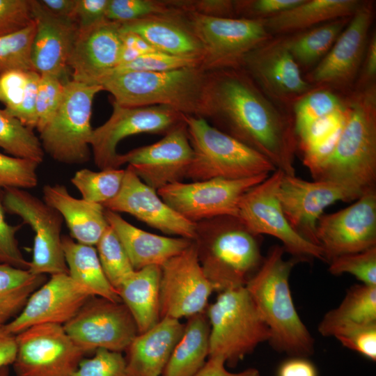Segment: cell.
Listing matches in <instances>:
<instances>
[{
	"instance_id": "cell-61",
	"label": "cell",
	"mask_w": 376,
	"mask_h": 376,
	"mask_svg": "<svg viewBox=\"0 0 376 376\" xmlns=\"http://www.w3.org/2000/svg\"><path fill=\"white\" fill-rule=\"evenodd\" d=\"M41 6L52 15L74 19L77 0H38Z\"/></svg>"
},
{
	"instance_id": "cell-21",
	"label": "cell",
	"mask_w": 376,
	"mask_h": 376,
	"mask_svg": "<svg viewBox=\"0 0 376 376\" xmlns=\"http://www.w3.org/2000/svg\"><path fill=\"white\" fill-rule=\"evenodd\" d=\"M278 197L291 227L302 237L318 245L317 224L328 206L337 201H350L358 198L338 183L326 180H304L283 173Z\"/></svg>"
},
{
	"instance_id": "cell-23",
	"label": "cell",
	"mask_w": 376,
	"mask_h": 376,
	"mask_svg": "<svg viewBox=\"0 0 376 376\" xmlns=\"http://www.w3.org/2000/svg\"><path fill=\"white\" fill-rule=\"evenodd\" d=\"M92 297L68 274L51 275L33 292L19 314L5 326L17 335L38 324L63 325Z\"/></svg>"
},
{
	"instance_id": "cell-9",
	"label": "cell",
	"mask_w": 376,
	"mask_h": 376,
	"mask_svg": "<svg viewBox=\"0 0 376 376\" xmlns=\"http://www.w3.org/2000/svg\"><path fill=\"white\" fill-rule=\"evenodd\" d=\"M187 15L203 48L201 68L208 72L240 68L249 52L272 37L263 19Z\"/></svg>"
},
{
	"instance_id": "cell-25",
	"label": "cell",
	"mask_w": 376,
	"mask_h": 376,
	"mask_svg": "<svg viewBox=\"0 0 376 376\" xmlns=\"http://www.w3.org/2000/svg\"><path fill=\"white\" fill-rule=\"evenodd\" d=\"M36 24L31 61L40 75L48 74L64 83L70 79L68 62L79 27L72 19L56 17L45 10L38 0H31Z\"/></svg>"
},
{
	"instance_id": "cell-37",
	"label": "cell",
	"mask_w": 376,
	"mask_h": 376,
	"mask_svg": "<svg viewBox=\"0 0 376 376\" xmlns=\"http://www.w3.org/2000/svg\"><path fill=\"white\" fill-rule=\"evenodd\" d=\"M46 281V275L0 263V326L15 318L33 292Z\"/></svg>"
},
{
	"instance_id": "cell-22",
	"label": "cell",
	"mask_w": 376,
	"mask_h": 376,
	"mask_svg": "<svg viewBox=\"0 0 376 376\" xmlns=\"http://www.w3.org/2000/svg\"><path fill=\"white\" fill-rule=\"evenodd\" d=\"M103 206L116 213L130 214L164 233L193 241L195 238L196 223L173 210L130 166L125 169L120 191Z\"/></svg>"
},
{
	"instance_id": "cell-50",
	"label": "cell",
	"mask_w": 376,
	"mask_h": 376,
	"mask_svg": "<svg viewBox=\"0 0 376 376\" xmlns=\"http://www.w3.org/2000/svg\"><path fill=\"white\" fill-rule=\"evenodd\" d=\"M346 119L345 101L343 108L311 123L297 134L301 150L314 147L328 139L344 125Z\"/></svg>"
},
{
	"instance_id": "cell-57",
	"label": "cell",
	"mask_w": 376,
	"mask_h": 376,
	"mask_svg": "<svg viewBox=\"0 0 376 376\" xmlns=\"http://www.w3.org/2000/svg\"><path fill=\"white\" fill-rule=\"evenodd\" d=\"M361 70L354 88H361L375 84L376 77V34H370Z\"/></svg>"
},
{
	"instance_id": "cell-7",
	"label": "cell",
	"mask_w": 376,
	"mask_h": 376,
	"mask_svg": "<svg viewBox=\"0 0 376 376\" xmlns=\"http://www.w3.org/2000/svg\"><path fill=\"white\" fill-rule=\"evenodd\" d=\"M209 356L235 366L270 338L269 330L245 286L219 292L207 306Z\"/></svg>"
},
{
	"instance_id": "cell-56",
	"label": "cell",
	"mask_w": 376,
	"mask_h": 376,
	"mask_svg": "<svg viewBox=\"0 0 376 376\" xmlns=\"http://www.w3.org/2000/svg\"><path fill=\"white\" fill-rule=\"evenodd\" d=\"M120 38L121 48L117 66L130 63L143 54L157 51L134 33L121 31Z\"/></svg>"
},
{
	"instance_id": "cell-53",
	"label": "cell",
	"mask_w": 376,
	"mask_h": 376,
	"mask_svg": "<svg viewBox=\"0 0 376 376\" xmlns=\"http://www.w3.org/2000/svg\"><path fill=\"white\" fill-rule=\"evenodd\" d=\"M303 0H235L237 18L265 19L299 4Z\"/></svg>"
},
{
	"instance_id": "cell-17",
	"label": "cell",
	"mask_w": 376,
	"mask_h": 376,
	"mask_svg": "<svg viewBox=\"0 0 376 376\" xmlns=\"http://www.w3.org/2000/svg\"><path fill=\"white\" fill-rule=\"evenodd\" d=\"M374 3L362 1L332 47L305 79L315 88H349L361 70L374 18Z\"/></svg>"
},
{
	"instance_id": "cell-29",
	"label": "cell",
	"mask_w": 376,
	"mask_h": 376,
	"mask_svg": "<svg viewBox=\"0 0 376 376\" xmlns=\"http://www.w3.org/2000/svg\"><path fill=\"white\" fill-rule=\"evenodd\" d=\"M43 201L65 221L70 237L76 242L95 246L109 226L102 205L72 196L65 186L46 185Z\"/></svg>"
},
{
	"instance_id": "cell-31",
	"label": "cell",
	"mask_w": 376,
	"mask_h": 376,
	"mask_svg": "<svg viewBox=\"0 0 376 376\" xmlns=\"http://www.w3.org/2000/svg\"><path fill=\"white\" fill-rule=\"evenodd\" d=\"M160 279L161 267L148 266L134 270L117 289L121 302L136 323L139 334L148 330L161 319Z\"/></svg>"
},
{
	"instance_id": "cell-46",
	"label": "cell",
	"mask_w": 376,
	"mask_h": 376,
	"mask_svg": "<svg viewBox=\"0 0 376 376\" xmlns=\"http://www.w3.org/2000/svg\"><path fill=\"white\" fill-rule=\"evenodd\" d=\"M65 84L48 74L40 75L36 95V129L40 132L52 119L63 100Z\"/></svg>"
},
{
	"instance_id": "cell-32",
	"label": "cell",
	"mask_w": 376,
	"mask_h": 376,
	"mask_svg": "<svg viewBox=\"0 0 376 376\" xmlns=\"http://www.w3.org/2000/svg\"><path fill=\"white\" fill-rule=\"evenodd\" d=\"M62 248L68 274L93 297L121 302L117 290L107 279L96 249L83 244L71 237L62 235Z\"/></svg>"
},
{
	"instance_id": "cell-34",
	"label": "cell",
	"mask_w": 376,
	"mask_h": 376,
	"mask_svg": "<svg viewBox=\"0 0 376 376\" xmlns=\"http://www.w3.org/2000/svg\"><path fill=\"white\" fill-rule=\"evenodd\" d=\"M376 323V286L354 285L335 308L324 314L318 330L323 336H331L336 329Z\"/></svg>"
},
{
	"instance_id": "cell-42",
	"label": "cell",
	"mask_w": 376,
	"mask_h": 376,
	"mask_svg": "<svg viewBox=\"0 0 376 376\" xmlns=\"http://www.w3.org/2000/svg\"><path fill=\"white\" fill-rule=\"evenodd\" d=\"M35 32L33 21L17 32L0 37V74L10 70H33L31 52Z\"/></svg>"
},
{
	"instance_id": "cell-15",
	"label": "cell",
	"mask_w": 376,
	"mask_h": 376,
	"mask_svg": "<svg viewBox=\"0 0 376 376\" xmlns=\"http://www.w3.org/2000/svg\"><path fill=\"white\" fill-rule=\"evenodd\" d=\"M16 338L17 376H72L86 354L61 324L35 325Z\"/></svg>"
},
{
	"instance_id": "cell-44",
	"label": "cell",
	"mask_w": 376,
	"mask_h": 376,
	"mask_svg": "<svg viewBox=\"0 0 376 376\" xmlns=\"http://www.w3.org/2000/svg\"><path fill=\"white\" fill-rule=\"evenodd\" d=\"M328 263L329 272L334 275L350 274L363 284L376 286V246L335 257Z\"/></svg>"
},
{
	"instance_id": "cell-38",
	"label": "cell",
	"mask_w": 376,
	"mask_h": 376,
	"mask_svg": "<svg viewBox=\"0 0 376 376\" xmlns=\"http://www.w3.org/2000/svg\"><path fill=\"white\" fill-rule=\"evenodd\" d=\"M0 147L10 156L42 162L45 152L33 130L0 109Z\"/></svg>"
},
{
	"instance_id": "cell-20",
	"label": "cell",
	"mask_w": 376,
	"mask_h": 376,
	"mask_svg": "<svg viewBox=\"0 0 376 376\" xmlns=\"http://www.w3.org/2000/svg\"><path fill=\"white\" fill-rule=\"evenodd\" d=\"M193 155L183 121L159 141L119 154L117 164L118 168L125 164L131 166L143 182L157 191L186 178Z\"/></svg>"
},
{
	"instance_id": "cell-12",
	"label": "cell",
	"mask_w": 376,
	"mask_h": 376,
	"mask_svg": "<svg viewBox=\"0 0 376 376\" xmlns=\"http://www.w3.org/2000/svg\"><path fill=\"white\" fill-rule=\"evenodd\" d=\"M269 175L179 182L160 188L157 192L173 210L194 223L220 216L238 217V205L242 196Z\"/></svg>"
},
{
	"instance_id": "cell-39",
	"label": "cell",
	"mask_w": 376,
	"mask_h": 376,
	"mask_svg": "<svg viewBox=\"0 0 376 376\" xmlns=\"http://www.w3.org/2000/svg\"><path fill=\"white\" fill-rule=\"evenodd\" d=\"M125 169H107L93 171L88 169L77 171L71 182L79 190L81 198L104 205L120 191Z\"/></svg>"
},
{
	"instance_id": "cell-5",
	"label": "cell",
	"mask_w": 376,
	"mask_h": 376,
	"mask_svg": "<svg viewBox=\"0 0 376 376\" xmlns=\"http://www.w3.org/2000/svg\"><path fill=\"white\" fill-rule=\"evenodd\" d=\"M208 79L209 72L198 66L109 75L97 84L123 107L163 105L186 116L205 119Z\"/></svg>"
},
{
	"instance_id": "cell-26",
	"label": "cell",
	"mask_w": 376,
	"mask_h": 376,
	"mask_svg": "<svg viewBox=\"0 0 376 376\" xmlns=\"http://www.w3.org/2000/svg\"><path fill=\"white\" fill-rule=\"evenodd\" d=\"M121 31L139 35L158 52L202 61L203 48L186 12L177 10L123 22Z\"/></svg>"
},
{
	"instance_id": "cell-28",
	"label": "cell",
	"mask_w": 376,
	"mask_h": 376,
	"mask_svg": "<svg viewBox=\"0 0 376 376\" xmlns=\"http://www.w3.org/2000/svg\"><path fill=\"white\" fill-rule=\"evenodd\" d=\"M109 226L123 244L135 270L145 267H161L186 249L193 240L150 233L127 222L118 213L105 209Z\"/></svg>"
},
{
	"instance_id": "cell-18",
	"label": "cell",
	"mask_w": 376,
	"mask_h": 376,
	"mask_svg": "<svg viewBox=\"0 0 376 376\" xmlns=\"http://www.w3.org/2000/svg\"><path fill=\"white\" fill-rule=\"evenodd\" d=\"M214 291L200 265L194 241L161 266V318L180 320L205 311Z\"/></svg>"
},
{
	"instance_id": "cell-48",
	"label": "cell",
	"mask_w": 376,
	"mask_h": 376,
	"mask_svg": "<svg viewBox=\"0 0 376 376\" xmlns=\"http://www.w3.org/2000/svg\"><path fill=\"white\" fill-rule=\"evenodd\" d=\"M72 376H127L121 352L97 349L91 358L82 359Z\"/></svg>"
},
{
	"instance_id": "cell-54",
	"label": "cell",
	"mask_w": 376,
	"mask_h": 376,
	"mask_svg": "<svg viewBox=\"0 0 376 376\" xmlns=\"http://www.w3.org/2000/svg\"><path fill=\"white\" fill-rule=\"evenodd\" d=\"M175 9L205 16L237 18L235 0H168Z\"/></svg>"
},
{
	"instance_id": "cell-19",
	"label": "cell",
	"mask_w": 376,
	"mask_h": 376,
	"mask_svg": "<svg viewBox=\"0 0 376 376\" xmlns=\"http://www.w3.org/2000/svg\"><path fill=\"white\" fill-rule=\"evenodd\" d=\"M316 238L325 262L376 246V188L364 192L352 205L322 214Z\"/></svg>"
},
{
	"instance_id": "cell-36",
	"label": "cell",
	"mask_w": 376,
	"mask_h": 376,
	"mask_svg": "<svg viewBox=\"0 0 376 376\" xmlns=\"http://www.w3.org/2000/svg\"><path fill=\"white\" fill-rule=\"evenodd\" d=\"M350 18H338L285 36L288 49L299 68L315 67L329 52Z\"/></svg>"
},
{
	"instance_id": "cell-55",
	"label": "cell",
	"mask_w": 376,
	"mask_h": 376,
	"mask_svg": "<svg viewBox=\"0 0 376 376\" xmlns=\"http://www.w3.org/2000/svg\"><path fill=\"white\" fill-rule=\"evenodd\" d=\"M109 0H77L74 20L79 29H86L106 18Z\"/></svg>"
},
{
	"instance_id": "cell-3",
	"label": "cell",
	"mask_w": 376,
	"mask_h": 376,
	"mask_svg": "<svg viewBox=\"0 0 376 376\" xmlns=\"http://www.w3.org/2000/svg\"><path fill=\"white\" fill-rule=\"evenodd\" d=\"M284 252L282 246H273L245 288L269 330L272 348L308 358L314 353V339L296 310L289 283L292 268L301 261L284 259Z\"/></svg>"
},
{
	"instance_id": "cell-52",
	"label": "cell",
	"mask_w": 376,
	"mask_h": 376,
	"mask_svg": "<svg viewBox=\"0 0 376 376\" xmlns=\"http://www.w3.org/2000/svg\"><path fill=\"white\" fill-rule=\"evenodd\" d=\"M33 22L31 0H0V37L17 32Z\"/></svg>"
},
{
	"instance_id": "cell-4",
	"label": "cell",
	"mask_w": 376,
	"mask_h": 376,
	"mask_svg": "<svg viewBox=\"0 0 376 376\" xmlns=\"http://www.w3.org/2000/svg\"><path fill=\"white\" fill-rule=\"evenodd\" d=\"M259 237L234 216L196 223L198 258L214 291L244 287L256 273L265 258Z\"/></svg>"
},
{
	"instance_id": "cell-16",
	"label": "cell",
	"mask_w": 376,
	"mask_h": 376,
	"mask_svg": "<svg viewBox=\"0 0 376 376\" xmlns=\"http://www.w3.org/2000/svg\"><path fill=\"white\" fill-rule=\"evenodd\" d=\"M85 353L97 349L126 350L139 334L136 323L122 302L92 297L63 325Z\"/></svg>"
},
{
	"instance_id": "cell-49",
	"label": "cell",
	"mask_w": 376,
	"mask_h": 376,
	"mask_svg": "<svg viewBox=\"0 0 376 376\" xmlns=\"http://www.w3.org/2000/svg\"><path fill=\"white\" fill-rule=\"evenodd\" d=\"M331 336L344 347L376 361V323L340 327L334 330Z\"/></svg>"
},
{
	"instance_id": "cell-6",
	"label": "cell",
	"mask_w": 376,
	"mask_h": 376,
	"mask_svg": "<svg viewBox=\"0 0 376 376\" xmlns=\"http://www.w3.org/2000/svg\"><path fill=\"white\" fill-rule=\"evenodd\" d=\"M193 159L186 178L243 179L269 175L276 170L263 155L211 125L201 117L184 115Z\"/></svg>"
},
{
	"instance_id": "cell-13",
	"label": "cell",
	"mask_w": 376,
	"mask_h": 376,
	"mask_svg": "<svg viewBox=\"0 0 376 376\" xmlns=\"http://www.w3.org/2000/svg\"><path fill=\"white\" fill-rule=\"evenodd\" d=\"M109 118L93 130L91 142L94 162L100 170L119 169L118 144L139 134L165 135L184 121V114L163 105L128 107L111 100Z\"/></svg>"
},
{
	"instance_id": "cell-62",
	"label": "cell",
	"mask_w": 376,
	"mask_h": 376,
	"mask_svg": "<svg viewBox=\"0 0 376 376\" xmlns=\"http://www.w3.org/2000/svg\"><path fill=\"white\" fill-rule=\"evenodd\" d=\"M0 376H10L8 366L0 368Z\"/></svg>"
},
{
	"instance_id": "cell-2",
	"label": "cell",
	"mask_w": 376,
	"mask_h": 376,
	"mask_svg": "<svg viewBox=\"0 0 376 376\" xmlns=\"http://www.w3.org/2000/svg\"><path fill=\"white\" fill-rule=\"evenodd\" d=\"M346 119L335 150L313 176L347 188L359 198L376 183V83L345 98Z\"/></svg>"
},
{
	"instance_id": "cell-1",
	"label": "cell",
	"mask_w": 376,
	"mask_h": 376,
	"mask_svg": "<svg viewBox=\"0 0 376 376\" xmlns=\"http://www.w3.org/2000/svg\"><path fill=\"white\" fill-rule=\"evenodd\" d=\"M295 175L298 139L293 117L271 100L242 68L209 72L205 120Z\"/></svg>"
},
{
	"instance_id": "cell-33",
	"label": "cell",
	"mask_w": 376,
	"mask_h": 376,
	"mask_svg": "<svg viewBox=\"0 0 376 376\" xmlns=\"http://www.w3.org/2000/svg\"><path fill=\"white\" fill-rule=\"evenodd\" d=\"M209 338L206 311L189 317L162 376H194L209 356Z\"/></svg>"
},
{
	"instance_id": "cell-14",
	"label": "cell",
	"mask_w": 376,
	"mask_h": 376,
	"mask_svg": "<svg viewBox=\"0 0 376 376\" xmlns=\"http://www.w3.org/2000/svg\"><path fill=\"white\" fill-rule=\"evenodd\" d=\"M261 91L284 109L315 88L301 75L285 36H272L249 52L241 67Z\"/></svg>"
},
{
	"instance_id": "cell-10",
	"label": "cell",
	"mask_w": 376,
	"mask_h": 376,
	"mask_svg": "<svg viewBox=\"0 0 376 376\" xmlns=\"http://www.w3.org/2000/svg\"><path fill=\"white\" fill-rule=\"evenodd\" d=\"M283 173L272 172L248 190L240 198L238 218L253 234L279 239L285 251L301 261L319 259L325 262L323 251L299 235L290 225L282 210L278 190Z\"/></svg>"
},
{
	"instance_id": "cell-27",
	"label": "cell",
	"mask_w": 376,
	"mask_h": 376,
	"mask_svg": "<svg viewBox=\"0 0 376 376\" xmlns=\"http://www.w3.org/2000/svg\"><path fill=\"white\" fill-rule=\"evenodd\" d=\"M184 327L180 320L164 317L138 334L125 350L127 376L162 375Z\"/></svg>"
},
{
	"instance_id": "cell-58",
	"label": "cell",
	"mask_w": 376,
	"mask_h": 376,
	"mask_svg": "<svg viewBox=\"0 0 376 376\" xmlns=\"http://www.w3.org/2000/svg\"><path fill=\"white\" fill-rule=\"evenodd\" d=\"M276 376H318V371L307 357H290L279 365Z\"/></svg>"
},
{
	"instance_id": "cell-59",
	"label": "cell",
	"mask_w": 376,
	"mask_h": 376,
	"mask_svg": "<svg viewBox=\"0 0 376 376\" xmlns=\"http://www.w3.org/2000/svg\"><path fill=\"white\" fill-rule=\"evenodd\" d=\"M194 376H261L255 368L232 373L226 368L225 361L219 357H208L203 366Z\"/></svg>"
},
{
	"instance_id": "cell-24",
	"label": "cell",
	"mask_w": 376,
	"mask_h": 376,
	"mask_svg": "<svg viewBox=\"0 0 376 376\" xmlns=\"http://www.w3.org/2000/svg\"><path fill=\"white\" fill-rule=\"evenodd\" d=\"M121 23L103 19L79 29L68 62L71 79L88 84L97 81L118 65Z\"/></svg>"
},
{
	"instance_id": "cell-11",
	"label": "cell",
	"mask_w": 376,
	"mask_h": 376,
	"mask_svg": "<svg viewBox=\"0 0 376 376\" xmlns=\"http://www.w3.org/2000/svg\"><path fill=\"white\" fill-rule=\"evenodd\" d=\"M2 201L5 211L19 217L35 233L29 271L38 275L68 274L62 248L61 215L22 189H2Z\"/></svg>"
},
{
	"instance_id": "cell-40",
	"label": "cell",
	"mask_w": 376,
	"mask_h": 376,
	"mask_svg": "<svg viewBox=\"0 0 376 376\" xmlns=\"http://www.w3.org/2000/svg\"><path fill=\"white\" fill-rule=\"evenodd\" d=\"M345 98L327 88H315L292 106L295 132L297 134L313 121L343 108Z\"/></svg>"
},
{
	"instance_id": "cell-51",
	"label": "cell",
	"mask_w": 376,
	"mask_h": 376,
	"mask_svg": "<svg viewBox=\"0 0 376 376\" xmlns=\"http://www.w3.org/2000/svg\"><path fill=\"white\" fill-rule=\"evenodd\" d=\"M4 212L2 189H0V263L28 269L29 262L24 258L16 237L17 232L22 224H9L6 220Z\"/></svg>"
},
{
	"instance_id": "cell-30",
	"label": "cell",
	"mask_w": 376,
	"mask_h": 376,
	"mask_svg": "<svg viewBox=\"0 0 376 376\" xmlns=\"http://www.w3.org/2000/svg\"><path fill=\"white\" fill-rule=\"evenodd\" d=\"M361 3L359 0H303L290 9L263 20L272 36H288L352 17Z\"/></svg>"
},
{
	"instance_id": "cell-43",
	"label": "cell",
	"mask_w": 376,
	"mask_h": 376,
	"mask_svg": "<svg viewBox=\"0 0 376 376\" xmlns=\"http://www.w3.org/2000/svg\"><path fill=\"white\" fill-rule=\"evenodd\" d=\"M201 60L199 58L156 51L143 54L126 64L116 66L107 75L131 72H165L185 68L201 67Z\"/></svg>"
},
{
	"instance_id": "cell-47",
	"label": "cell",
	"mask_w": 376,
	"mask_h": 376,
	"mask_svg": "<svg viewBox=\"0 0 376 376\" xmlns=\"http://www.w3.org/2000/svg\"><path fill=\"white\" fill-rule=\"evenodd\" d=\"M39 164L0 152V189L34 188L38 185Z\"/></svg>"
},
{
	"instance_id": "cell-45",
	"label": "cell",
	"mask_w": 376,
	"mask_h": 376,
	"mask_svg": "<svg viewBox=\"0 0 376 376\" xmlns=\"http://www.w3.org/2000/svg\"><path fill=\"white\" fill-rule=\"evenodd\" d=\"M168 0H109L106 18L120 23L177 10Z\"/></svg>"
},
{
	"instance_id": "cell-60",
	"label": "cell",
	"mask_w": 376,
	"mask_h": 376,
	"mask_svg": "<svg viewBox=\"0 0 376 376\" xmlns=\"http://www.w3.org/2000/svg\"><path fill=\"white\" fill-rule=\"evenodd\" d=\"M16 335L0 326V368L13 365L17 354Z\"/></svg>"
},
{
	"instance_id": "cell-41",
	"label": "cell",
	"mask_w": 376,
	"mask_h": 376,
	"mask_svg": "<svg viewBox=\"0 0 376 376\" xmlns=\"http://www.w3.org/2000/svg\"><path fill=\"white\" fill-rule=\"evenodd\" d=\"M95 249L107 279L117 290L135 269L117 235L109 226Z\"/></svg>"
},
{
	"instance_id": "cell-8",
	"label": "cell",
	"mask_w": 376,
	"mask_h": 376,
	"mask_svg": "<svg viewBox=\"0 0 376 376\" xmlns=\"http://www.w3.org/2000/svg\"><path fill=\"white\" fill-rule=\"evenodd\" d=\"M102 86L70 79L65 84L61 105L49 123L39 132L45 152L66 164H80L91 157L93 129L91 125L95 96Z\"/></svg>"
},
{
	"instance_id": "cell-35",
	"label": "cell",
	"mask_w": 376,
	"mask_h": 376,
	"mask_svg": "<svg viewBox=\"0 0 376 376\" xmlns=\"http://www.w3.org/2000/svg\"><path fill=\"white\" fill-rule=\"evenodd\" d=\"M40 77L33 70L0 74V102L4 109L31 129L37 124L36 104Z\"/></svg>"
}]
</instances>
